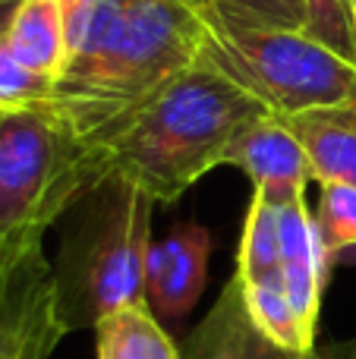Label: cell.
I'll use <instances>...</instances> for the list:
<instances>
[{
    "mask_svg": "<svg viewBox=\"0 0 356 359\" xmlns=\"http://www.w3.org/2000/svg\"><path fill=\"white\" fill-rule=\"evenodd\" d=\"M180 353L183 359H300L275 347L256 328L237 278L224 284L218 303L208 309V316L189 334L186 347Z\"/></svg>",
    "mask_w": 356,
    "mask_h": 359,
    "instance_id": "cell-10",
    "label": "cell"
},
{
    "mask_svg": "<svg viewBox=\"0 0 356 359\" xmlns=\"http://www.w3.org/2000/svg\"><path fill=\"white\" fill-rule=\"evenodd\" d=\"M212 233L202 224H180L151 243L145 262V303L155 318H183L199 303L208 280Z\"/></svg>",
    "mask_w": 356,
    "mask_h": 359,
    "instance_id": "cell-8",
    "label": "cell"
},
{
    "mask_svg": "<svg viewBox=\"0 0 356 359\" xmlns=\"http://www.w3.org/2000/svg\"><path fill=\"white\" fill-rule=\"evenodd\" d=\"M67 69L48 111L82 158L202 57L196 0H60Z\"/></svg>",
    "mask_w": 356,
    "mask_h": 359,
    "instance_id": "cell-1",
    "label": "cell"
},
{
    "mask_svg": "<svg viewBox=\"0 0 356 359\" xmlns=\"http://www.w3.org/2000/svg\"><path fill=\"white\" fill-rule=\"evenodd\" d=\"M4 117H6V111H0V120H4Z\"/></svg>",
    "mask_w": 356,
    "mask_h": 359,
    "instance_id": "cell-22",
    "label": "cell"
},
{
    "mask_svg": "<svg viewBox=\"0 0 356 359\" xmlns=\"http://www.w3.org/2000/svg\"><path fill=\"white\" fill-rule=\"evenodd\" d=\"M281 274L303 328L315 341L328 265L319 236H315V221L306 208V198L287 202L281 208Z\"/></svg>",
    "mask_w": 356,
    "mask_h": 359,
    "instance_id": "cell-9",
    "label": "cell"
},
{
    "mask_svg": "<svg viewBox=\"0 0 356 359\" xmlns=\"http://www.w3.org/2000/svg\"><path fill=\"white\" fill-rule=\"evenodd\" d=\"M353 4H356V0H353Z\"/></svg>",
    "mask_w": 356,
    "mask_h": 359,
    "instance_id": "cell-24",
    "label": "cell"
},
{
    "mask_svg": "<svg viewBox=\"0 0 356 359\" xmlns=\"http://www.w3.org/2000/svg\"><path fill=\"white\" fill-rule=\"evenodd\" d=\"M224 164L243 170L252 189L262 192L271 205L284 208L287 202L306 198V186L315 180L309 155L284 117H262L246 133L233 139Z\"/></svg>",
    "mask_w": 356,
    "mask_h": 359,
    "instance_id": "cell-7",
    "label": "cell"
},
{
    "mask_svg": "<svg viewBox=\"0 0 356 359\" xmlns=\"http://www.w3.org/2000/svg\"><path fill=\"white\" fill-rule=\"evenodd\" d=\"M95 189L79 145L48 107L0 120V259L41 246L50 224Z\"/></svg>",
    "mask_w": 356,
    "mask_h": 359,
    "instance_id": "cell-5",
    "label": "cell"
},
{
    "mask_svg": "<svg viewBox=\"0 0 356 359\" xmlns=\"http://www.w3.org/2000/svg\"><path fill=\"white\" fill-rule=\"evenodd\" d=\"M319 205H315V236H319L325 265L331 268L344 252L356 249V189L341 183H319Z\"/></svg>",
    "mask_w": 356,
    "mask_h": 359,
    "instance_id": "cell-16",
    "label": "cell"
},
{
    "mask_svg": "<svg viewBox=\"0 0 356 359\" xmlns=\"http://www.w3.org/2000/svg\"><path fill=\"white\" fill-rule=\"evenodd\" d=\"M268 114L262 101L199 60L88 151L85 168L98 186L126 180L155 205H170L221 168L233 139Z\"/></svg>",
    "mask_w": 356,
    "mask_h": 359,
    "instance_id": "cell-2",
    "label": "cell"
},
{
    "mask_svg": "<svg viewBox=\"0 0 356 359\" xmlns=\"http://www.w3.org/2000/svg\"><path fill=\"white\" fill-rule=\"evenodd\" d=\"M353 16H356V4H353Z\"/></svg>",
    "mask_w": 356,
    "mask_h": 359,
    "instance_id": "cell-23",
    "label": "cell"
},
{
    "mask_svg": "<svg viewBox=\"0 0 356 359\" xmlns=\"http://www.w3.org/2000/svg\"><path fill=\"white\" fill-rule=\"evenodd\" d=\"M98 359H183L149 306H130L95 325Z\"/></svg>",
    "mask_w": 356,
    "mask_h": 359,
    "instance_id": "cell-13",
    "label": "cell"
},
{
    "mask_svg": "<svg viewBox=\"0 0 356 359\" xmlns=\"http://www.w3.org/2000/svg\"><path fill=\"white\" fill-rule=\"evenodd\" d=\"M284 120L306 149L315 183H341L356 189V104L322 107Z\"/></svg>",
    "mask_w": 356,
    "mask_h": 359,
    "instance_id": "cell-11",
    "label": "cell"
},
{
    "mask_svg": "<svg viewBox=\"0 0 356 359\" xmlns=\"http://www.w3.org/2000/svg\"><path fill=\"white\" fill-rule=\"evenodd\" d=\"M240 284H265L278 280L281 274V208L271 205L262 192L252 189V202L246 211L243 236L237 252V274Z\"/></svg>",
    "mask_w": 356,
    "mask_h": 359,
    "instance_id": "cell-14",
    "label": "cell"
},
{
    "mask_svg": "<svg viewBox=\"0 0 356 359\" xmlns=\"http://www.w3.org/2000/svg\"><path fill=\"white\" fill-rule=\"evenodd\" d=\"M202 6L221 10L227 16L246 19L256 25H278V29H303V16L290 0H196Z\"/></svg>",
    "mask_w": 356,
    "mask_h": 359,
    "instance_id": "cell-19",
    "label": "cell"
},
{
    "mask_svg": "<svg viewBox=\"0 0 356 359\" xmlns=\"http://www.w3.org/2000/svg\"><path fill=\"white\" fill-rule=\"evenodd\" d=\"M240 287H243L246 309H249L256 328L275 347H281L284 353H294V356H303L315 347V341L306 334L294 303H290L284 278L265 280V284H240Z\"/></svg>",
    "mask_w": 356,
    "mask_h": 359,
    "instance_id": "cell-15",
    "label": "cell"
},
{
    "mask_svg": "<svg viewBox=\"0 0 356 359\" xmlns=\"http://www.w3.org/2000/svg\"><path fill=\"white\" fill-rule=\"evenodd\" d=\"M202 63L262 101L275 117L356 104V63L303 29L256 25L202 6Z\"/></svg>",
    "mask_w": 356,
    "mask_h": 359,
    "instance_id": "cell-4",
    "label": "cell"
},
{
    "mask_svg": "<svg viewBox=\"0 0 356 359\" xmlns=\"http://www.w3.org/2000/svg\"><path fill=\"white\" fill-rule=\"evenodd\" d=\"M54 79L32 73L0 44V111H32L48 107L54 98Z\"/></svg>",
    "mask_w": 356,
    "mask_h": 359,
    "instance_id": "cell-18",
    "label": "cell"
},
{
    "mask_svg": "<svg viewBox=\"0 0 356 359\" xmlns=\"http://www.w3.org/2000/svg\"><path fill=\"white\" fill-rule=\"evenodd\" d=\"M300 359H356V341H338L328 347H313Z\"/></svg>",
    "mask_w": 356,
    "mask_h": 359,
    "instance_id": "cell-20",
    "label": "cell"
},
{
    "mask_svg": "<svg viewBox=\"0 0 356 359\" xmlns=\"http://www.w3.org/2000/svg\"><path fill=\"white\" fill-rule=\"evenodd\" d=\"M95 205L67 236L54 265L60 328H95L101 318L145 303V262L151 249V202L126 180H104Z\"/></svg>",
    "mask_w": 356,
    "mask_h": 359,
    "instance_id": "cell-3",
    "label": "cell"
},
{
    "mask_svg": "<svg viewBox=\"0 0 356 359\" xmlns=\"http://www.w3.org/2000/svg\"><path fill=\"white\" fill-rule=\"evenodd\" d=\"M303 32L328 50L356 63V16L353 0H300Z\"/></svg>",
    "mask_w": 356,
    "mask_h": 359,
    "instance_id": "cell-17",
    "label": "cell"
},
{
    "mask_svg": "<svg viewBox=\"0 0 356 359\" xmlns=\"http://www.w3.org/2000/svg\"><path fill=\"white\" fill-rule=\"evenodd\" d=\"M4 48L32 73L60 79L67 69V19L60 0H22Z\"/></svg>",
    "mask_w": 356,
    "mask_h": 359,
    "instance_id": "cell-12",
    "label": "cell"
},
{
    "mask_svg": "<svg viewBox=\"0 0 356 359\" xmlns=\"http://www.w3.org/2000/svg\"><path fill=\"white\" fill-rule=\"evenodd\" d=\"M19 4H22V0H0V44H4L6 32H10V22H13V16H16Z\"/></svg>",
    "mask_w": 356,
    "mask_h": 359,
    "instance_id": "cell-21",
    "label": "cell"
},
{
    "mask_svg": "<svg viewBox=\"0 0 356 359\" xmlns=\"http://www.w3.org/2000/svg\"><path fill=\"white\" fill-rule=\"evenodd\" d=\"M60 337L54 265L41 246L0 259V359H50Z\"/></svg>",
    "mask_w": 356,
    "mask_h": 359,
    "instance_id": "cell-6",
    "label": "cell"
}]
</instances>
